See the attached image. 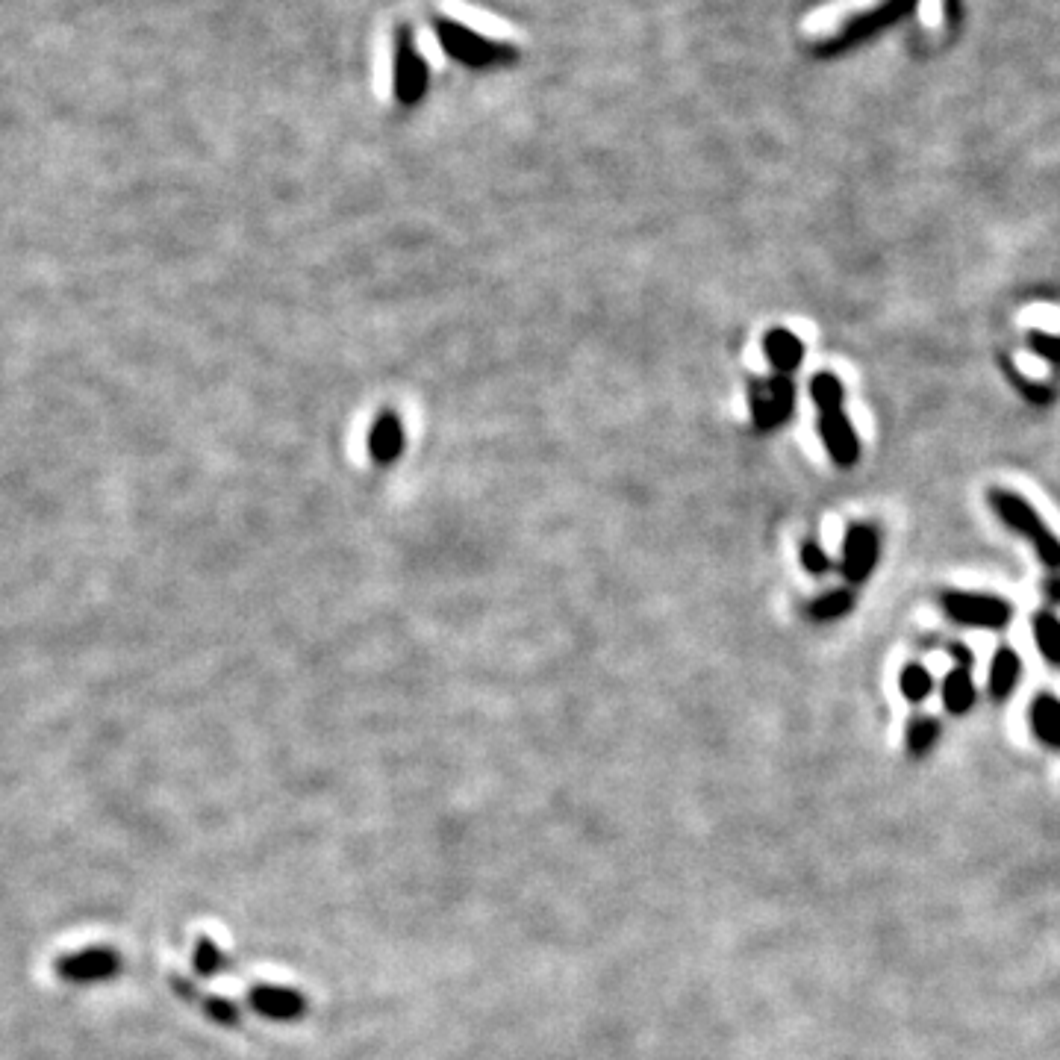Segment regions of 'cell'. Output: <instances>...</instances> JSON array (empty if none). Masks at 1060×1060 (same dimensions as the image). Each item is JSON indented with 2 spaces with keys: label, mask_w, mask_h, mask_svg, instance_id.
<instances>
[{
  "label": "cell",
  "mask_w": 1060,
  "mask_h": 1060,
  "mask_svg": "<svg viewBox=\"0 0 1060 1060\" xmlns=\"http://www.w3.org/2000/svg\"><path fill=\"white\" fill-rule=\"evenodd\" d=\"M987 501H990V507L996 510V516L1005 522L1007 528L1031 542V548L1037 551V557L1049 569H1060V539L1046 528L1040 513L1022 495H1016L1010 489H990Z\"/></svg>",
  "instance_id": "cell-1"
},
{
  "label": "cell",
  "mask_w": 1060,
  "mask_h": 1060,
  "mask_svg": "<svg viewBox=\"0 0 1060 1060\" xmlns=\"http://www.w3.org/2000/svg\"><path fill=\"white\" fill-rule=\"evenodd\" d=\"M940 607L943 613L966 628H987V631H1002L1007 628L1013 607L999 595H981V592H963V589H949L940 595Z\"/></svg>",
  "instance_id": "cell-2"
},
{
  "label": "cell",
  "mask_w": 1060,
  "mask_h": 1060,
  "mask_svg": "<svg viewBox=\"0 0 1060 1060\" xmlns=\"http://www.w3.org/2000/svg\"><path fill=\"white\" fill-rule=\"evenodd\" d=\"M878 563V530L869 525H851L843 542V575L848 583L860 586L872 575Z\"/></svg>",
  "instance_id": "cell-3"
},
{
  "label": "cell",
  "mask_w": 1060,
  "mask_h": 1060,
  "mask_svg": "<svg viewBox=\"0 0 1060 1060\" xmlns=\"http://www.w3.org/2000/svg\"><path fill=\"white\" fill-rule=\"evenodd\" d=\"M442 45L445 51L469 65H486V62H498V59H510L513 51L504 48V45H489L483 36L477 33H469L466 27L454 24V21H445L442 24Z\"/></svg>",
  "instance_id": "cell-4"
},
{
  "label": "cell",
  "mask_w": 1060,
  "mask_h": 1060,
  "mask_svg": "<svg viewBox=\"0 0 1060 1060\" xmlns=\"http://www.w3.org/2000/svg\"><path fill=\"white\" fill-rule=\"evenodd\" d=\"M819 436L831 454V460L840 466V469H848L860 460V439L854 433V424L848 422V416L843 410H828V413H819Z\"/></svg>",
  "instance_id": "cell-5"
},
{
  "label": "cell",
  "mask_w": 1060,
  "mask_h": 1060,
  "mask_svg": "<svg viewBox=\"0 0 1060 1060\" xmlns=\"http://www.w3.org/2000/svg\"><path fill=\"white\" fill-rule=\"evenodd\" d=\"M369 451L377 466H392L404 454V427L395 413L386 410L374 419L369 433Z\"/></svg>",
  "instance_id": "cell-6"
},
{
  "label": "cell",
  "mask_w": 1060,
  "mask_h": 1060,
  "mask_svg": "<svg viewBox=\"0 0 1060 1060\" xmlns=\"http://www.w3.org/2000/svg\"><path fill=\"white\" fill-rule=\"evenodd\" d=\"M118 960L109 949H86L80 954H71V957H62L59 960V975L68 978V981H77V984H86V981H101V978H109L115 972Z\"/></svg>",
  "instance_id": "cell-7"
},
{
  "label": "cell",
  "mask_w": 1060,
  "mask_h": 1060,
  "mask_svg": "<svg viewBox=\"0 0 1060 1060\" xmlns=\"http://www.w3.org/2000/svg\"><path fill=\"white\" fill-rule=\"evenodd\" d=\"M763 351H766V360L775 374L790 377L804 363V342L787 327H772L763 339Z\"/></svg>",
  "instance_id": "cell-8"
},
{
  "label": "cell",
  "mask_w": 1060,
  "mask_h": 1060,
  "mask_svg": "<svg viewBox=\"0 0 1060 1060\" xmlns=\"http://www.w3.org/2000/svg\"><path fill=\"white\" fill-rule=\"evenodd\" d=\"M424 83H427V65L410 45H401V56L395 62V95L401 104H416L422 98Z\"/></svg>",
  "instance_id": "cell-9"
},
{
  "label": "cell",
  "mask_w": 1060,
  "mask_h": 1060,
  "mask_svg": "<svg viewBox=\"0 0 1060 1060\" xmlns=\"http://www.w3.org/2000/svg\"><path fill=\"white\" fill-rule=\"evenodd\" d=\"M1028 719H1031V731L1037 740L1049 748H1060V698L1049 695V692L1037 695L1031 701Z\"/></svg>",
  "instance_id": "cell-10"
},
{
  "label": "cell",
  "mask_w": 1060,
  "mask_h": 1060,
  "mask_svg": "<svg viewBox=\"0 0 1060 1060\" xmlns=\"http://www.w3.org/2000/svg\"><path fill=\"white\" fill-rule=\"evenodd\" d=\"M1019 675H1022V660L1013 648H999L996 657H993V666H990V684H987V692L993 701H1007L1013 695V689L1019 684Z\"/></svg>",
  "instance_id": "cell-11"
},
{
  "label": "cell",
  "mask_w": 1060,
  "mask_h": 1060,
  "mask_svg": "<svg viewBox=\"0 0 1060 1060\" xmlns=\"http://www.w3.org/2000/svg\"><path fill=\"white\" fill-rule=\"evenodd\" d=\"M445 12H448V18H451L454 24L466 27L469 33H477V36H510V33H513L501 18L486 15V12H480L475 6L445 3Z\"/></svg>",
  "instance_id": "cell-12"
},
{
  "label": "cell",
  "mask_w": 1060,
  "mask_h": 1060,
  "mask_svg": "<svg viewBox=\"0 0 1060 1060\" xmlns=\"http://www.w3.org/2000/svg\"><path fill=\"white\" fill-rule=\"evenodd\" d=\"M978 692H975V684H972V675L969 669H952L946 678H943V704L946 710L954 713V716H963L972 710Z\"/></svg>",
  "instance_id": "cell-13"
},
{
  "label": "cell",
  "mask_w": 1060,
  "mask_h": 1060,
  "mask_svg": "<svg viewBox=\"0 0 1060 1060\" xmlns=\"http://www.w3.org/2000/svg\"><path fill=\"white\" fill-rule=\"evenodd\" d=\"M1031 631H1034V642L1040 648V654L1060 669V619L1049 610H1037L1031 619Z\"/></svg>",
  "instance_id": "cell-14"
},
{
  "label": "cell",
  "mask_w": 1060,
  "mask_h": 1060,
  "mask_svg": "<svg viewBox=\"0 0 1060 1060\" xmlns=\"http://www.w3.org/2000/svg\"><path fill=\"white\" fill-rule=\"evenodd\" d=\"M748 404H751V419L760 433H769L775 427H781L778 410L772 404V395L766 389V380H751L748 383Z\"/></svg>",
  "instance_id": "cell-15"
},
{
  "label": "cell",
  "mask_w": 1060,
  "mask_h": 1060,
  "mask_svg": "<svg viewBox=\"0 0 1060 1060\" xmlns=\"http://www.w3.org/2000/svg\"><path fill=\"white\" fill-rule=\"evenodd\" d=\"M810 398H813V404L819 407V413H828V410H843L846 392H843V383L837 380V374L819 371V374H813V380H810Z\"/></svg>",
  "instance_id": "cell-16"
},
{
  "label": "cell",
  "mask_w": 1060,
  "mask_h": 1060,
  "mask_svg": "<svg viewBox=\"0 0 1060 1060\" xmlns=\"http://www.w3.org/2000/svg\"><path fill=\"white\" fill-rule=\"evenodd\" d=\"M940 740V725L937 719L931 716H916L910 725H907V751L913 757H925L934 745Z\"/></svg>",
  "instance_id": "cell-17"
},
{
  "label": "cell",
  "mask_w": 1060,
  "mask_h": 1060,
  "mask_svg": "<svg viewBox=\"0 0 1060 1060\" xmlns=\"http://www.w3.org/2000/svg\"><path fill=\"white\" fill-rule=\"evenodd\" d=\"M899 687H901V695H904L910 704H922V701L934 692V678H931V672H928L925 666L910 663V666H904V669H901Z\"/></svg>",
  "instance_id": "cell-18"
},
{
  "label": "cell",
  "mask_w": 1060,
  "mask_h": 1060,
  "mask_svg": "<svg viewBox=\"0 0 1060 1060\" xmlns=\"http://www.w3.org/2000/svg\"><path fill=\"white\" fill-rule=\"evenodd\" d=\"M851 607H854V592H851V589H834V592H828V595H822V598L813 601L810 616H813L816 622H831V619L846 616Z\"/></svg>",
  "instance_id": "cell-19"
},
{
  "label": "cell",
  "mask_w": 1060,
  "mask_h": 1060,
  "mask_svg": "<svg viewBox=\"0 0 1060 1060\" xmlns=\"http://www.w3.org/2000/svg\"><path fill=\"white\" fill-rule=\"evenodd\" d=\"M1002 369H1005L1007 374V380L1022 392V398L1028 401V404H1034V407H1049L1052 401H1055V392L1049 389V386H1043V383H1034V380H1028L1022 371L1016 369V366H1010L1007 360H1002Z\"/></svg>",
  "instance_id": "cell-20"
},
{
  "label": "cell",
  "mask_w": 1060,
  "mask_h": 1060,
  "mask_svg": "<svg viewBox=\"0 0 1060 1060\" xmlns=\"http://www.w3.org/2000/svg\"><path fill=\"white\" fill-rule=\"evenodd\" d=\"M766 389H769V395H772V404H775V410H778V419L784 424L793 416L795 407L793 377H787V374H772V377L766 380Z\"/></svg>",
  "instance_id": "cell-21"
},
{
  "label": "cell",
  "mask_w": 1060,
  "mask_h": 1060,
  "mask_svg": "<svg viewBox=\"0 0 1060 1060\" xmlns=\"http://www.w3.org/2000/svg\"><path fill=\"white\" fill-rule=\"evenodd\" d=\"M1025 342H1028V348H1031L1040 360L1060 366V336L1046 333V330H1028V339H1025Z\"/></svg>",
  "instance_id": "cell-22"
},
{
  "label": "cell",
  "mask_w": 1060,
  "mask_h": 1060,
  "mask_svg": "<svg viewBox=\"0 0 1060 1060\" xmlns=\"http://www.w3.org/2000/svg\"><path fill=\"white\" fill-rule=\"evenodd\" d=\"M801 566H804L810 575H825V572H831V557L825 554V548H822L819 542L807 539V542L801 545Z\"/></svg>",
  "instance_id": "cell-23"
},
{
  "label": "cell",
  "mask_w": 1060,
  "mask_h": 1060,
  "mask_svg": "<svg viewBox=\"0 0 1060 1060\" xmlns=\"http://www.w3.org/2000/svg\"><path fill=\"white\" fill-rule=\"evenodd\" d=\"M292 1002H295L292 996H286L280 990H268V987H263L260 993H254V1005L263 1007L265 1013H274V1016H283Z\"/></svg>",
  "instance_id": "cell-24"
},
{
  "label": "cell",
  "mask_w": 1060,
  "mask_h": 1060,
  "mask_svg": "<svg viewBox=\"0 0 1060 1060\" xmlns=\"http://www.w3.org/2000/svg\"><path fill=\"white\" fill-rule=\"evenodd\" d=\"M195 963H198V972H204V975H210V972L218 969V952H215V946H212L210 940H201L198 954H195Z\"/></svg>",
  "instance_id": "cell-25"
},
{
  "label": "cell",
  "mask_w": 1060,
  "mask_h": 1060,
  "mask_svg": "<svg viewBox=\"0 0 1060 1060\" xmlns=\"http://www.w3.org/2000/svg\"><path fill=\"white\" fill-rule=\"evenodd\" d=\"M952 654L957 657V669H972V651L969 648H963V645H952Z\"/></svg>",
  "instance_id": "cell-26"
},
{
  "label": "cell",
  "mask_w": 1060,
  "mask_h": 1060,
  "mask_svg": "<svg viewBox=\"0 0 1060 1060\" xmlns=\"http://www.w3.org/2000/svg\"><path fill=\"white\" fill-rule=\"evenodd\" d=\"M1046 589H1049V598H1052V601H1060V581H1049L1046 583Z\"/></svg>",
  "instance_id": "cell-27"
}]
</instances>
